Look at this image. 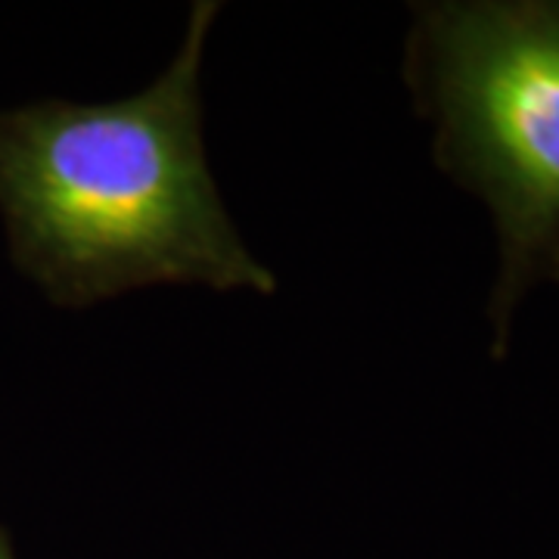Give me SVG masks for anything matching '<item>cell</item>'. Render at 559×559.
Here are the masks:
<instances>
[{
  "instance_id": "cell-1",
  "label": "cell",
  "mask_w": 559,
  "mask_h": 559,
  "mask_svg": "<svg viewBox=\"0 0 559 559\" xmlns=\"http://www.w3.org/2000/svg\"><path fill=\"white\" fill-rule=\"evenodd\" d=\"M193 57L146 97L28 119L3 175L32 237L84 277L197 274L267 286L221 218L190 124Z\"/></svg>"
},
{
  "instance_id": "cell-2",
  "label": "cell",
  "mask_w": 559,
  "mask_h": 559,
  "mask_svg": "<svg viewBox=\"0 0 559 559\" xmlns=\"http://www.w3.org/2000/svg\"><path fill=\"white\" fill-rule=\"evenodd\" d=\"M441 87L510 234L559 237V10H460L441 35Z\"/></svg>"
}]
</instances>
